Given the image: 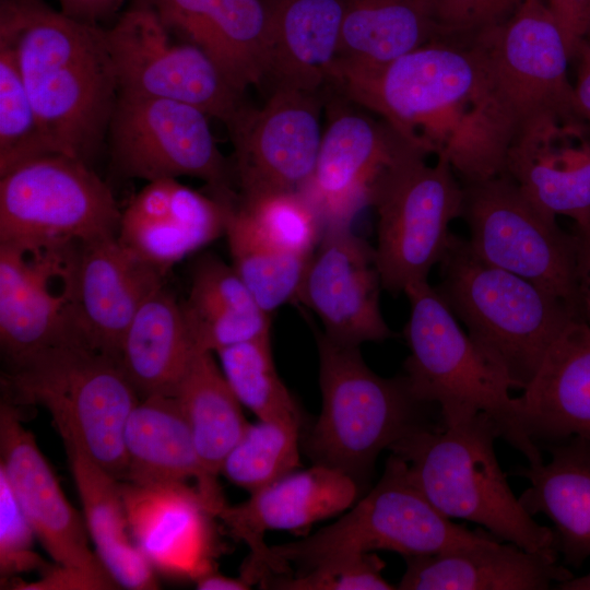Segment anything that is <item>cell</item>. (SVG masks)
<instances>
[{
	"instance_id": "1",
	"label": "cell",
	"mask_w": 590,
	"mask_h": 590,
	"mask_svg": "<svg viewBox=\"0 0 590 590\" xmlns=\"http://www.w3.org/2000/svg\"><path fill=\"white\" fill-rule=\"evenodd\" d=\"M330 86L428 154L445 157L461 182L505 172L484 60L472 35H441L382 64L335 60Z\"/></svg>"
},
{
	"instance_id": "2",
	"label": "cell",
	"mask_w": 590,
	"mask_h": 590,
	"mask_svg": "<svg viewBox=\"0 0 590 590\" xmlns=\"http://www.w3.org/2000/svg\"><path fill=\"white\" fill-rule=\"evenodd\" d=\"M0 40L15 55L52 152L91 165L119 95L105 28L42 0H0Z\"/></svg>"
},
{
	"instance_id": "3",
	"label": "cell",
	"mask_w": 590,
	"mask_h": 590,
	"mask_svg": "<svg viewBox=\"0 0 590 590\" xmlns=\"http://www.w3.org/2000/svg\"><path fill=\"white\" fill-rule=\"evenodd\" d=\"M499 437L497 423L482 412L456 425L417 429L389 450L449 519L477 523L526 551L558 555L554 531L539 524L514 495L495 453Z\"/></svg>"
},
{
	"instance_id": "4",
	"label": "cell",
	"mask_w": 590,
	"mask_h": 590,
	"mask_svg": "<svg viewBox=\"0 0 590 590\" xmlns=\"http://www.w3.org/2000/svg\"><path fill=\"white\" fill-rule=\"evenodd\" d=\"M438 264L436 288L456 318L512 389L524 390L577 320L570 309L530 281L483 261L459 235L451 233Z\"/></svg>"
},
{
	"instance_id": "5",
	"label": "cell",
	"mask_w": 590,
	"mask_h": 590,
	"mask_svg": "<svg viewBox=\"0 0 590 590\" xmlns=\"http://www.w3.org/2000/svg\"><path fill=\"white\" fill-rule=\"evenodd\" d=\"M2 387L10 403L44 406L64 446L125 477V426L140 398L116 357L71 338L8 367Z\"/></svg>"
},
{
	"instance_id": "6",
	"label": "cell",
	"mask_w": 590,
	"mask_h": 590,
	"mask_svg": "<svg viewBox=\"0 0 590 590\" xmlns=\"http://www.w3.org/2000/svg\"><path fill=\"white\" fill-rule=\"evenodd\" d=\"M410 317L404 338L410 354L403 375L413 397L437 404L444 427L488 414L502 438L519 450L529 465L543 462L540 447L523 432L509 380L481 353L428 281L404 292Z\"/></svg>"
},
{
	"instance_id": "7",
	"label": "cell",
	"mask_w": 590,
	"mask_h": 590,
	"mask_svg": "<svg viewBox=\"0 0 590 590\" xmlns=\"http://www.w3.org/2000/svg\"><path fill=\"white\" fill-rule=\"evenodd\" d=\"M321 413L306 439L316 463L337 468L358 483L384 449L422 428H436L427 403L411 393L404 376L384 378L364 362L359 346L317 335Z\"/></svg>"
},
{
	"instance_id": "8",
	"label": "cell",
	"mask_w": 590,
	"mask_h": 590,
	"mask_svg": "<svg viewBox=\"0 0 590 590\" xmlns=\"http://www.w3.org/2000/svg\"><path fill=\"white\" fill-rule=\"evenodd\" d=\"M473 38L485 64L495 131L507 155L514 141L540 120H585L568 79L570 56L545 0H522L507 21Z\"/></svg>"
},
{
	"instance_id": "9",
	"label": "cell",
	"mask_w": 590,
	"mask_h": 590,
	"mask_svg": "<svg viewBox=\"0 0 590 590\" xmlns=\"http://www.w3.org/2000/svg\"><path fill=\"white\" fill-rule=\"evenodd\" d=\"M475 541L476 533L442 515L413 484L405 462L391 455L377 485L343 517L305 539L270 546V551L281 568L293 562L304 573L378 550L406 558Z\"/></svg>"
},
{
	"instance_id": "10",
	"label": "cell",
	"mask_w": 590,
	"mask_h": 590,
	"mask_svg": "<svg viewBox=\"0 0 590 590\" xmlns=\"http://www.w3.org/2000/svg\"><path fill=\"white\" fill-rule=\"evenodd\" d=\"M413 148L380 177L370 204L377 212L376 262L381 285L404 293L427 281L447 249L450 223L461 215L463 190L450 163Z\"/></svg>"
},
{
	"instance_id": "11",
	"label": "cell",
	"mask_w": 590,
	"mask_h": 590,
	"mask_svg": "<svg viewBox=\"0 0 590 590\" xmlns=\"http://www.w3.org/2000/svg\"><path fill=\"white\" fill-rule=\"evenodd\" d=\"M461 185L460 217L472 251L556 296L577 319L573 233L560 228L556 216L529 199L507 173Z\"/></svg>"
},
{
	"instance_id": "12",
	"label": "cell",
	"mask_w": 590,
	"mask_h": 590,
	"mask_svg": "<svg viewBox=\"0 0 590 590\" xmlns=\"http://www.w3.org/2000/svg\"><path fill=\"white\" fill-rule=\"evenodd\" d=\"M121 212L91 165L52 153L0 176V243L74 244L118 234Z\"/></svg>"
},
{
	"instance_id": "13",
	"label": "cell",
	"mask_w": 590,
	"mask_h": 590,
	"mask_svg": "<svg viewBox=\"0 0 590 590\" xmlns=\"http://www.w3.org/2000/svg\"><path fill=\"white\" fill-rule=\"evenodd\" d=\"M105 34L119 94L184 102L227 129L249 106L203 49L174 35L140 0Z\"/></svg>"
},
{
	"instance_id": "14",
	"label": "cell",
	"mask_w": 590,
	"mask_h": 590,
	"mask_svg": "<svg viewBox=\"0 0 590 590\" xmlns=\"http://www.w3.org/2000/svg\"><path fill=\"white\" fill-rule=\"evenodd\" d=\"M209 116L168 98L119 94L107 141L111 163L125 177L148 182L181 176L203 180L212 197L235 204L233 165L212 134Z\"/></svg>"
},
{
	"instance_id": "15",
	"label": "cell",
	"mask_w": 590,
	"mask_h": 590,
	"mask_svg": "<svg viewBox=\"0 0 590 590\" xmlns=\"http://www.w3.org/2000/svg\"><path fill=\"white\" fill-rule=\"evenodd\" d=\"M355 106L331 87L324 91L327 125L314 173L299 190L317 211L323 231L351 227L358 211L370 204L384 173L420 148Z\"/></svg>"
},
{
	"instance_id": "16",
	"label": "cell",
	"mask_w": 590,
	"mask_h": 590,
	"mask_svg": "<svg viewBox=\"0 0 590 590\" xmlns=\"http://www.w3.org/2000/svg\"><path fill=\"white\" fill-rule=\"evenodd\" d=\"M324 92L272 90L228 128L239 199L299 191L310 179L321 143Z\"/></svg>"
},
{
	"instance_id": "17",
	"label": "cell",
	"mask_w": 590,
	"mask_h": 590,
	"mask_svg": "<svg viewBox=\"0 0 590 590\" xmlns=\"http://www.w3.org/2000/svg\"><path fill=\"white\" fill-rule=\"evenodd\" d=\"M78 244L0 243V343L8 367L64 340L81 339L71 310Z\"/></svg>"
},
{
	"instance_id": "18",
	"label": "cell",
	"mask_w": 590,
	"mask_h": 590,
	"mask_svg": "<svg viewBox=\"0 0 590 590\" xmlns=\"http://www.w3.org/2000/svg\"><path fill=\"white\" fill-rule=\"evenodd\" d=\"M0 469L35 535L57 566L81 577L90 590L114 589L110 577L87 544L81 517L72 508L33 434L22 425L19 406L2 400Z\"/></svg>"
},
{
	"instance_id": "19",
	"label": "cell",
	"mask_w": 590,
	"mask_h": 590,
	"mask_svg": "<svg viewBox=\"0 0 590 590\" xmlns=\"http://www.w3.org/2000/svg\"><path fill=\"white\" fill-rule=\"evenodd\" d=\"M375 248L351 227L324 229L311 253L297 299L321 321L330 340L351 346L392 335L379 307Z\"/></svg>"
},
{
	"instance_id": "20",
	"label": "cell",
	"mask_w": 590,
	"mask_h": 590,
	"mask_svg": "<svg viewBox=\"0 0 590 590\" xmlns=\"http://www.w3.org/2000/svg\"><path fill=\"white\" fill-rule=\"evenodd\" d=\"M358 493L359 483L354 477L337 468L316 463L250 493V498L237 506L225 504L216 517L233 536L250 548L241 578L251 586L266 581L269 571L281 570L263 542L267 531L304 530L353 506Z\"/></svg>"
},
{
	"instance_id": "21",
	"label": "cell",
	"mask_w": 590,
	"mask_h": 590,
	"mask_svg": "<svg viewBox=\"0 0 590 590\" xmlns=\"http://www.w3.org/2000/svg\"><path fill=\"white\" fill-rule=\"evenodd\" d=\"M164 276L122 245L117 235L79 243L71 282L78 335L118 359L126 330L142 304L164 285Z\"/></svg>"
},
{
	"instance_id": "22",
	"label": "cell",
	"mask_w": 590,
	"mask_h": 590,
	"mask_svg": "<svg viewBox=\"0 0 590 590\" xmlns=\"http://www.w3.org/2000/svg\"><path fill=\"white\" fill-rule=\"evenodd\" d=\"M234 205L175 178L150 181L121 212L117 237L166 274L175 263L225 235Z\"/></svg>"
},
{
	"instance_id": "23",
	"label": "cell",
	"mask_w": 590,
	"mask_h": 590,
	"mask_svg": "<svg viewBox=\"0 0 590 590\" xmlns=\"http://www.w3.org/2000/svg\"><path fill=\"white\" fill-rule=\"evenodd\" d=\"M134 544L160 570L197 579L210 571L204 499L185 483L120 485Z\"/></svg>"
},
{
	"instance_id": "24",
	"label": "cell",
	"mask_w": 590,
	"mask_h": 590,
	"mask_svg": "<svg viewBox=\"0 0 590 590\" xmlns=\"http://www.w3.org/2000/svg\"><path fill=\"white\" fill-rule=\"evenodd\" d=\"M585 120H540L511 144L507 173L540 208L574 222L590 220V138Z\"/></svg>"
},
{
	"instance_id": "25",
	"label": "cell",
	"mask_w": 590,
	"mask_h": 590,
	"mask_svg": "<svg viewBox=\"0 0 590 590\" xmlns=\"http://www.w3.org/2000/svg\"><path fill=\"white\" fill-rule=\"evenodd\" d=\"M178 38L203 49L245 93L264 81L267 8L263 0H140Z\"/></svg>"
},
{
	"instance_id": "26",
	"label": "cell",
	"mask_w": 590,
	"mask_h": 590,
	"mask_svg": "<svg viewBox=\"0 0 590 590\" xmlns=\"http://www.w3.org/2000/svg\"><path fill=\"white\" fill-rule=\"evenodd\" d=\"M267 57L263 83L272 90L322 93L330 86L345 0H263Z\"/></svg>"
},
{
	"instance_id": "27",
	"label": "cell",
	"mask_w": 590,
	"mask_h": 590,
	"mask_svg": "<svg viewBox=\"0 0 590 590\" xmlns=\"http://www.w3.org/2000/svg\"><path fill=\"white\" fill-rule=\"evenodd\" d=\"M405 559L401 590H546L573 577L557 554L498 539Z\"/></svg>"
},
{
	"instance_id": "28",
	"label": "cell",
	"mask_w": 590,
	"mask_h": 590,
	"mask_svg": "<svg viewBox=\"0 0 590 590\" xmlns=\"http://www.w3.org/2000/svg\"><path fill=\"white\" fill-rule=\"evenodd\" d=\"M527 436L546 446L570 437L590 442V327L574 320L516 398Z\"/></svg>"
},
{
	"instance_id": "29",
	"label": "cell",
	"mask_w": 590,
	"mask_h": 590,
	"mask_svg": "<svg viewBox=\"0 0 590 590\" xmlns=\"http://www.w3.org/2000/svg\"><path fill=\"white\" fill-rule=\"evenodd\" d=\"M123 445L125 477L130 483L186 484L193 479L213 516L225 505L216 480L201 464L188 420L175 396L140 399L128 416Z\"/></svg>"
},
{
	"instance_id": "30",
	"label": "cell",
	"mask_w": 590,
	"mask_h": 590,
	"mask_svg": "<svg viewBox=\"0 0 590 590\" xmlns=\"http://www.w3.org/2000/svg\"><path fill=\"white\" fill-rule=\"evenodd\" d=\"M546 446L547 463L517 469L530 482L519 500L553 522L558 553L579 567L590 557V442L570 437Z\"/></svg>"
},
{
	"instance_id": "31",
	"label": "cell",
	"mask_w": 590,
	"mask_h": 590,
	"mask_svg": "<svg viewBox=\"0 0 590 590\" xmlns=\"http://www.w3.org/2000/svg\"><path fill=\"white\" fill-rule=\"evenodd\" d=\"M198 351H217L270 338L266 312L233 266L212 253L201 255L191 269L188 296L180 302Z\"/></svg>"
},
{
	"instance_id": "32",
	"label": "cell",
	"mask_w": 590,
	"mask_h": 590,
	"mask_svg": "<svg viewBox=\"0 0 590 590\" xmlns=\"http://www.w3.org/2000/svg\"><path fill=\"white\" fill-rule=\"evenodd\" d=\"M197 351L181 303L162 285L131 320L120 343L118 362L140 399L174 396Z\"/></svg>"
},
{
	"instance_id": "33",
	"label": "cell",
	"mask_w": 590,
	"mask_h": 590,
	"mask_svg": "<svg viewBox=\"0 0 590 590\" xmlns=\"http://www.w3.org/2000/svg\"><path fill=\"white\" fill-rule=\"evenodd\" d=\"M86 527L102 564L117 586L156 589L152 565L134 544L118 479L78 448L66 446Z\"/></svg>"
},
{
	"instance_id": "34",
	"label": "cell",
	"mask_w": 590,
	"mask_h": 590,
	"mask_svg": "<svg viewBox=\"0 0 590 590\" xmlns=\"http://www.w3.org/2000/svg\"><path fill=\"white\" fill-rule=\"evenodd\" d=\"M439 36L437 0H345L337 60L382 64Z\"/></svg>"
},
{
	"instance_id": "35",
	"label": "cell",
	"mask_w": 590,
	"mask_h": 590,
	"mask_svg": "<svg viewBox=\"0 0 590 590\" xmlns=\"http://www.w3.org/2000/svg\"><path fill=\"white\" fill-rule=\"evenodd\" d=\"M174 396L188 420L203 469L216 480L249 423L212 352L193 354Z\"/></svg>"
},
{
	"instance_id": "36",
	"label": "cell",
	"mask_w": 590,
	"mask_h": 590,
	"mask_svg": "<svg viewBox=\"0 0 590 590\" xmlns=\"http://www.w3.org/2000/svg\"><path fill=\"white\" fill-rule=\"evenodd\" d=\"M225 236L232 266L260 307L271 315L297 299L310 256L286 251L267 240L236 203Z\"/></svg>"
},
{
	"instance_id": "37",
	"label": "cell",
	"mask_w": 590,
	"mask_h": 590,
	"mask_svg": "<svg viewBox=\"0 0 590 590\" xmlns=\"http://www.w3.org/2000/svg\"><path fill=\"white\" fill-rule=\"evenodd\" d=\"M299 417H275L248 424L225 458L221 473L253 493L299 465Z\"/></svg>"
},
{
	"instance_id": "38",
	"label": "cell",
	"mask_w": 590,
	"mask_h": 590,
	"mask_svg": "<svg viewBox=\"0 0 590 590\" xmlns=\"http://www.w3.org/2000/svg\"><path fill=\"white\" fill-rule=\"evenodd\" d=\"M216 354L237 400L258 420L300 417L294 398L275 369L270 338L238 343Z\"/></svg>"
},
{
	"instance_id": "39",
	"label": "cell",
	"mask_w": 590,
	"mask_h": 590,
	"mask_svg": "<svg viewBox=\"0 0 590 590\" xmlns=\"http://www.w3.org/2000/svg\"><path fill=\"white\" fill-rule=\"evenodd\" d=\"M20 73L12 48L0 40V176L52 154Z\"/></svg>"
},
{
	"instance_id": "40",
	"label": "cell",
	"mask_w": 590,
	"mask_h": 590,
	"mask_svg": "<svg viewBox=\"0 0 590 590\" xmlns=\"http://www.w3.org/2000/svg\"><path fill=\"white\" fill-rule=\"evenodd\" d=\"M237 204L258 232L281 249L309 257L321 239L319 215L300 191L238 199Z\"/></svg>"
},
{
	"instance_id": "41",
	"label": "cell",
	"mask_w": 590,
	"mask_h": 590,
	"mask_svg": "<svg viewBox=\"0 0 590 590\" xmlns=\"http://www.w3.org/2000/svg\"><path fill=\"white\" fill-rule=\"evenodd\" d=\"M385 563L373 552L330 560L296 578L272 581L270 588L285 590H391L381 571Z\"/></svg>"
},
{
	"instance_id": "42",
	"label": "cell",
	"mask_w": 590,
	"mask_h": 590,
	"mask_svg": "<svg viewBox=\"0 0 590 590\" xmlns=\"http://www.w3.org/2000/svg\"><path fill=\"white\" fill-rule=\"evenodd\" d=\"M32 526L25 517L9 480L0 469V568L2 576L50 566L33 552Z\"/></svg>"
},
{
	"instance_id": "43",
	"label": "cell",
	"mask_w": 590,
	"mask_h": 590,
	"mask_svg": "<svg viewBox=\"0 0 590 590\" xmlns=\"http://www.w3.org/2000/svg\"><path fill=\"white\" fill-rule=\"evenodd\" d=\"M522 0H437L444 36L467 37L507 21Z\"/></svg>"
},
{
	"instance_id": "44",
	"label": "cell",
	"mask_w": 590,
	"mask_h": 590,
	"mask_svg": "<svg viewBox=\"0 0 590 590\" xmlns=\"http://www.w3.org/2000/svg\"><path fill=\"white\" fill-rule=\"evenodd\" d=\"M566 43L570 59L590 24V0H545Z\"/></svg>"
},
{
	"instance_id": "45",
	"label": "cell",
	"mask_w": 590,
	"mask_h": 590,
	"mask_svg": "<svg viewBox=\"0 0 590 590\" xmlns=\"http://www.w3.org/2000/svg\"><path fill=\"white\" fill-rule=\"evenodd\" d=\"M576 243L577 319L590 327V220L574 222Z\"/></svg>"
},
{
	"instance_id": "46",
	"label": "cell",
	"mask_w": 590,
	"mask_h": 590,
	"mask_svg": "<svg viewBox=\"0 0 590 590\" xmlns=\"http://www.w3.org/2000/svg\"><path fill=\"white\" fill-rule=\"evenodd\" d=\"M122 2L123 0H59L62 13L94 25L113 15Z\"/></svg>"
},
{
	"instance_id": "47",
	"label": "cell",
	"mask_w": 590,
	"mask_h": 590,
	"mask_svg": "<svg viewBox=\"0 0 590 590\" xmlns=\"http://www.w3.org/2000/svg\"><path fill=\"white\" fill-rule=\"evenodd\" d=\"M571 59H577V81L574 85L578 109L590 128V44L582 40Z\"/></svg>"
},
{
	"instance_id": "48",
	"label": "cell",
	"mask_w": 590,
	"mask_h": 590,
	"mask_svg": "<svg viewBox=\"0 0 590 590\" xmlns=\"http://www.w3.org/2000/svg\"><path fill=\"white\" fill-rule=\"evenodd\" d=\"M196 583L199 590H246L251 587L243 578H229L212 570L199 576Z\"/></svg>"
},
{
	"instance_id": "49",
	"label": "cell",
	"mask_w": 590,
	"mask_h": 590,
	"mask_svg": "<svg viewBox=\"0 0 590 590\" xmlns=\"http://www.w3.org/2000/svg\"><path fill=\"white\" fill-rule=\"evenodd\" d=\"M560 590H590V571L581 577H571L556 585Z\"/></svg>"
},
{
	"instance_id": "50",
	"label": "cell",
	"mask_w": 590,
	"mask_h": 590,
	"mask_svg": "<svg viewBox=\"0 0 590 590\" xmlns=\"http://www.w3.org/2000/svg\"><path fill=\"white\" fill-rule=\"evenodd\" d=\"M585 40H587V42L590 44V24H589V27H588V30H587V34H586Z\"/></svg>"
}]
</instances>
